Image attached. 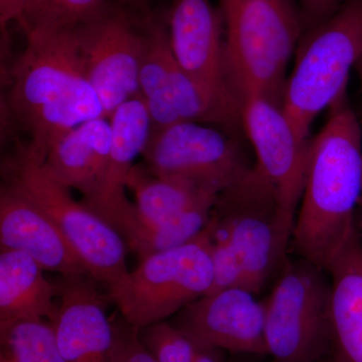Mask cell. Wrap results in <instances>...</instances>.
Wrapping results in <instances>:
<instances>
[{
    "label": "cell",
    "instance_id": "7a4b0ae2",
    "mask_svg": "<svg viewBox=\"0 0 362 362\" xmlns=\"http://www.w3.org/2000/svg\"><path fill=\"white\" fill-rule=\"evenodd\" d=\"M11 71L9 109L40 162L57 138L105 116L86 78L75 30H33ZM107 118V117H106Z\"/></svg>",
    "mask_w": 362,
    "mask_h": 362
},
{
    "label": "cell",
    "instance_id": "9a60e30c",
    "mask_svg": "<svg viewBox=\"0 0 362 362\" xmlns=\"http://www.w3.org/2000/svg\"><path fill=\"white\" fill-rule=\"evenodd\" d=\"M90 275L61 276L51 324L66 362H112L114 327L106 302ZM111 301V300H110Z\"/></svg>",
    "mask_w": 362,
    "mask_h": 362
},
{
    "label": "cell",
    "instance_id": "ffe728a7",
    "mask_svg": "<svg viewBox=\"0 0 362 362\" xmlns=\"http://www.w3.org/2000/svg\"><path fill=\"white\" fill-rule=\"evenodd\" d=\"M143 25L145 45L138 78L139 93L148 109L152 130H158L181 121L171 83L175 56L168 28L163 23L147 18Z\"/></svg>",
    "mask_w": 362,
    "mask_h": 362
},
{
    "label": "cell",
    "instance_id": "f1b7e54d",
    "mask_svg": "<svg viewBox=\"0 0 362 362\" xmlns=\"http://www.w3.org/2000/svg\"><path fill=\"white\" fill-rule=\"evenodd\" d=\"M192 342L194 344V362H223L225 351L223 349L194 340Z\"/></svg>",
    "mask_w": 362,
    "mask_h": 362
},
{
    "label": "cell",
    "instance_id": "30bf717a",
    "mask_svg": "<svg viewBox=\"0 0 362 362\" xmlns=\"http://www.w3.org/2000/svg\"><path fill=\"white\" fill-rule=\"evenodd\" d=\"M88 82L110 118L120 105L139 93V70L145 45L144 25L109 7L76 30Z\"/></svg>",
    "mask_w": 362,
    "mask_h": 362
},
{
    "label": "cell",
    "instance_id": "277c9868",
    "mask_svg": "<svg viewBox=\"0 0 362 362\" xmlns=\"http://www.w3.org/2000/svg\"><path fill=\"white\" fill-rule=\"evenodd\" d=\"M296 214L256 168L218 195L206 226L211 240L225 243L242 262L245 288L255 294L288 261Z\"/></svg>",
    "mask_w": 362,
    "mask_h": 362
},
{
    "label": "cell",
    "instance_id": "ba28073f",
    "mask_svg": "<svg viewBox=\"0 0 362 362\" xmlns=\"http://www.w3.org/2000/svg\"><path fill=\"white\" fill-rule=\"evenodd\" d=\"M206 228L183 246L142 259L111 301L138 329L165 321L211 291L214 273Z\"/></svg>",
    "mask_w": 362,
    "mask_h": 362
},
{
    "label": "cell",
    "instance_id": "484cf974",
    "mask_svg": "<svg viewBox=\"0 0 362 362\" xmlns=\"http://www.w3.org/2000/svg\"><path fill=\"white\" fill-rule=\"evenodd\" d=\"M112 362H156L140 339V329L122 320L113 322Z\"/></svg>",
    "mask_w": 362,
    "mask_h": 362
},
{
    "label": "cell",
    "instance_id": "f546056e",
    "mask_svg": "<svg viewBox=\"0 0 362 362\" xmlns=\"http://www.w3.org/2000/svg\"><path fill=\"white\" fill-rule=\"evenodd\" d=\"M124 4H129L131 6L138 7V8L143 9L145 1L146 0H121Z\"/></svg>",
    "mask_w": 362,
    "mask_h": 362
},
{
    "label": "cell",
    "instance_id": "cb8c5ba5",
    "mask_svg": "<svg viewBox=\"0 0 362 362\" xmlns=\"http://www.w3.org/2000/svg\"><path fill=\"white\" fill-rule=\"evenodd\" d=\"M107 0H30L18 23L33 30H75L109 8Z\"/></svg>",
    "mask_w": 362,
    "mask_h": 362
},
{
    "label": "cell",
    "instance_id": "7c38bea8",
    "mask_svg": "<svg viewBox=\"0 0 362 362\" xmlns=\"http://www.w3.org/2000/svg\"><path fill=\"white\" fill-rule=\"evenodd\" d=\"M173 325L190 339L223 351L268 354L266 304L246 288L207 293L181 309Z\"/></svg>",
    "mask_w": 362,
    "mask_h": 362
},
{
    "label": "cell",
    "instance_id": "52a82bcc",
    "mask_svg": "<svg viewBox=\"0 0 362 362\" xmlns=\"http://www.w3.org/2000/svg\"><path fill=\"white\" fill-rule=\"evenodd\" d=\"M307 259L286 262L266 304L273 362H317L331 347V283Z\"/></svg>",
    "mask_w": 362,
    "mask_h": 362
},
{
    "label": "cell",
    "instance_id": "9c48e42d",
    "mask_svg": "<svg viewBox=\"0 0 362 362\" xmlns=\"http://www.w3.org/2000/svg\"><path fill=\"white\" fill-rule=\"evenodd\" d=\"M142 154L152 175L187 181L216 195L252 168L232 138L192 121L152 130Z\"/></svg>",
    "mask_w": 362,
    "mask_h": 362
},
{
    "label": "cell",
    "instance_id": "1f68e13d",
    "mask_svg": "<svg viewBox=\"0 0 362 362\" xmlns=\"http://www.w3.org/2000/svg\"><path fill=\"white\" fill-rule=\"evenodd\" d=\"M359 204H361V211H362V194H361V202H359Z\"/></svg>",
    "mask_w": 362,
    "mask_h": 362
},
{
    "label": "cell",
    "instance_id": "3957f363",
    "mask_svg": "<svg viewBox=\"0 0 362 362\" xmlns=\"http://www.w3.org/2000/svg\"><path fill=\"white\" fill-rule=\"evenodd\" d=\"M226 26L223 66L240 104L259 97L282 108L288 64L301 37L290 0H221Z\"/></svg>",
    "mask_w": 362,
    "mask_h": 362
},
{
    "label": "cell",
    "instance_id": "ac0fdd59",
    "mask_svg": "<svg viewBox=\"0 0 362 362\" xmlns=\"http://www.w3.org/2000/svg\"><path fill=\"white\" fill-rule=\"evenodd\" d=\"M333 362H362V243L358 233L328 269Z\"/></svg>",
    "mask_w": 362,
    "mask_h": 362
},
{
    "label": "cell",
    "instance_id": "44dd1931",
    "mask_svg": "<svg viewBox=\"0 0 362 362\" xmlns=\"http://www.w3.org/2000/svg\"><path fill=\"white\" fill-rule=\"evenodd\" d=\"M127 187L135 195L136 216L139 223L138 233L142 228L168 220L195 202L206 197H218L187 181L159 177L149 173L147 168L137 165L131 169Z\"/></svg>",
    "mask_w": 362,
    "mask_h": 362
},
{
    "label": "cell",
    "instance_id": "4fadbf2b",
    "mask_svg": "<svg viewBox=\"0 0 362 362\" xmlns=\"http://www.w3.org/2000/svg\"><path fill=\"white\" fill-rule=\"evenodd\" d=\"M242 125L257 156L258 169L293 214L303 194L309 141L300 140L282 108L259 97L240 102Z\"/></svg>",
    "mask_w": 362,
    "mask_h": 362
},
{
    "label": "cell",
    "instance_id": "603a6c76",
    "mask_svg": "<svg viewBox=\"0 0 362 362\" xmlns=\"http://www.w3.org/2000/svg\"><path fill=\"white\" fill-rule=\"evenodd\" d=\"M0 362H66L51 323L32 319L0 330Z\"/></svg>",
    "mask_w": 362,
    "mask_h": 362
},
{
    "label": "cell",
    "instance_id": "2e32d148",
    "mask_svg": "<svg viewBox=\"0 0 362 362\" xmlns=\"http://www.w3.org/2000/svg\"><path fill=\"white\" fill-rule=\"evenodd\" d=\"M0 249L25 252L44 270L61 276L89 275L51 218L4 182L0 189Z\"/></svg>",
    "mask_w": 362,
    "mask_h": 362
},
{
    "label": "cell",
    "instance_id": "5bb4252c",
    "mask_svg": "<svg viewBox=\"0 0 362 362\" xmlns=\"http://www.w3.org/2000/svg\"><path fill=\"white\" fill-rule=\"evenodd\" d=\"M168 35L178 65L216 101L238 113L223 66L221 18L211 0H171Z\"/></svg>",
    "mask_w": 362,
    "mask_h": 362
},
{
    "label": "cell",
    "instance_id": "6da1fadb",
    "mask_svg": "<svg viewBox=\"0 0 362 362\" xmlns=\"http://www.w3.org/2000/svg\"><path fill=\"white\" fill-rule=\"evenodd\" d=\"M309 143L303 194L292 247L322 270L356 235L354 211L362 194V127L345 94Z\"/></svg>",
    "mask_w": 362,
    "mask_h": 362
},
{
    "label": "cell",
    "instance_id": "8992f818",
    "mask_svg": "<svg viewBox=\"0 0 362 362\" xmlns=\"http://www.w3.org/2000/svg\"><path fill=\"white\" fill-rule=\"evenodd\" d=\"M286 84L282 110L302 141L312 124L345 94L350 71L362 56V0H347L300 42Z\"/></svg>",
    "mask_w": 362,
    "mask_h": 362
},
{
    "label": "cell",
    "instance_id": "83f0119b",
    "mask_svg": "<svg viewBox=\"0 0 362 362\" xmlns=\"http://www.w3.org/2000/svg\"><path fill=\"white\" fill-rule=\"evenodd\" d=\"M30 0H0V25L4 30L11 21L18 23Z\"/></svg>",
    "mask_w": 362,
    "mask_h": 362
},
{
    "label": "cell",
    "instance_id": "4dcf8cb0",
    "mask_svg": "<svg viewBox=\"0 0 362 362\" xmlns=\"http://www.w3.org/2000/svg\"><path fill=\"white\" fill-rule=\"evenodd\" d=\"M356 69L357 74H358V77L361 78V82L362 85V56L361 58L358 59L356 65Z\"/></svg>",
    "mask_w": 362,
    "mask_h": 362
},
{
    "label": "cell",
    "instance_id": "7402d4cb",
    "mask_svg": "<svg viewBox=\"0 0 362 362\" xmlns=\"http://www.w3.org/2000/svg\"><path fill=\"white\" fill-rule=\"evenodd\" d=\"M218 197H209L195 202L180 213L149 228L139 230L130 247L140 259L152 254L183 246L201 235L211 220Z\"/></svg>",
    "mask_w": 362,
    "mask_h": 362
},
{
    "label": "cell",
    "instance_id": "4316f807",
    "mask_svg": "<svg viewBox=\"0 0 362 362\" xmlns=\"http://www.w3.org/2000/svg\"><path fill=\"white\" fill-rule=\"evenodd\" d=\"M347 0H300L305 18L312 26L329 18Z\"/></svg>",
    "mask_w": 362,
    "mask_h": 362
},
{
    "label": "cell",
    "instance_id": "d6986e66",
    "mask_svg": "<svg viewBox=\"0 0 362 362\" xmlns=\"http://www.w3.org/2000/svg\"><path fill=\"white\" fill-rule=\"evenodd\" d=\"M28 255L0 251V330L32 319H51L56 309V284Z\"/></svg>",
    "mask_w": 362,
    "mask_h": 362
},
{
    "label": "cell",
    "instance_id": "8fae6325",
    "mask_svg": "<svg viewBox=\"0 0 362 362\" xmlns=\"http://www.w3.org/2000/svg\"><path fill=\"white\" fill-rule=\"evenodd\" d=\"M109 120L112 142L106 168L92 194L82 202L115 228L129 247L139 230V223L135 206L128 199L125 189L133 162L149 141L152 122L140 95L120 105Z\"/></svg>",
    "mask_w": 362,
    "mask_h": 362
},
{
    "label": "cell",
    "instance_id": "e0dca14e",
    "mask_svg": "<svg viewBox=\"0 0 362 362\" xmlns=\"http://www.w3.org/2000/svg\"><path fill=\"white\" fill-rule=\"evenodd\" d=\"M111 142L109 118L93 119L57 138L45 152L42 168L54 180L87 199L103 175Z\"/></svg>",
    "mask_w": 362,
    "mask_h": 362
},
{
    "label": "cell",
    "instance_id": "5b68a950",
    "mask_svg": "<svg viewBox=\"0 0 362 362\" xmlns=\"http://www.w3.org/2000/svg\"><path fill=\"white\" fill-rule=\"evenodd\" d=\"M4 182L16 188L45 211L65 235L90 277L115 297L125 284L127 244L122 235L83 202L71 197L70 189L54 180L42 162L21 146L2 163Z\"/></svg>",
    "mask_w": 362,
    "mask_h": 362
},
{
    "label": "cell",
    "instance_id": "d4e9b609",
    "mask_svg": "<svg viewBox=\"0 0 362 362\" xmlns=\"http://www.w3.org/2000/svg\"><path fill=\"white\" fill-rule=\"evenodd\" d=\"M140 339L156 362H194V344L173 324H152L140 329Z\"/></svg>",
    "mask_w": 362,
    "mask_h": 362
}]
</instances>
